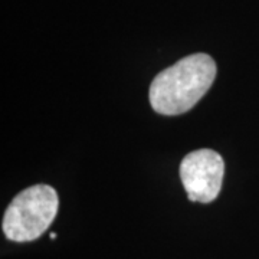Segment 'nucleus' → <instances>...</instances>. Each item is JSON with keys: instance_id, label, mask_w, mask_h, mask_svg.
I'll return each instance as SVG.
<instances>
[{"instance_id": "1", "label": "nucleus", "mask_w": 259, "mask_h": 259, "mask_svg": "<svg viewBox=\"0 0 259 259\" xmlns=\"http://www.w3.org/2000/svg\"><path fill=\"white\" fill-rule=\"evenodd\" d=\"M216 76L212 56L193 54L166 68L150 85V104L161 115H180L192 110L209 91Z\"/></svg>"}, {"instance_id": "2", "label": "nucleus", "mask_w": 259, "mask_h": 259, "mask_svg": "<svg viewBox=\"0 0 259 259\" xmlns=\"http://www.w3.org/2000/svg\"><path fill=\"white\" fill-rule=\"evenodd\" d=\"M58 194L54 187L35 185L12 200L3 216V232L13 242L37 239L52 225L58 213Z\"/></svg>"}, {"instance_id": "3", "label": "nucleus", "mask_w": 259, "mask_h": 259, "mask_svg": "<svg viewBox=\"0 0 259 259\" xmlns=\"http://www.w3.org/2000/svg\"><path fill=\"white\" fill-rule=\"evenodd\" d=\"M225 161L209 148L192 151L182 160L180 179L189 200L210 203L222 189Z\"/></svg>"}, {"instance_id": "4", "label": "nucleus", "mask_w": 259, "mask_h": 259, "mask_svg": "<svg viewBox=\"0 0 259 259\" xmlns=\"http://www.w3.org/2000/svg\"><path fill=\"white\" fill-rule=\"evenodd\" d=\"M49 236H51V239H55V238H56V233H51Z\"/></svg>"}]
</instances>
